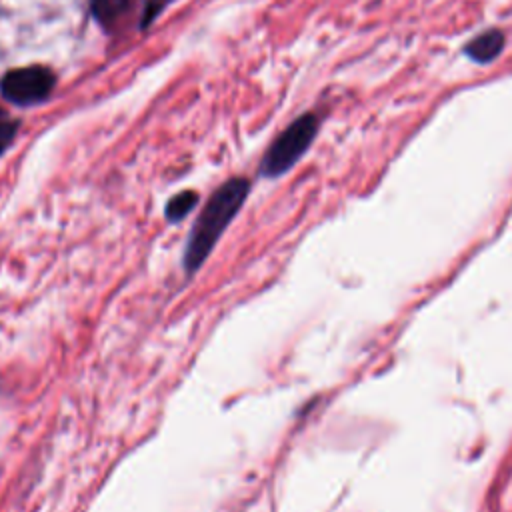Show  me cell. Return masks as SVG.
I'll return each mask as SVG.
<instances>
[{
	"mask_svg": "<svg viewBox=\"0 0 512 512\" xmlns=\"http://www.w3.org/2000/svg\"><path fill=\"white\" fill-rule=\"evenodd\" d=\"M318 132V120L314 114H302L296 118L268 148L262 160V174L268 178H276L288 172L302 154L310 148L314 136Z\"/></svg>",
	"mask_w": 512,
	"mask_h": 512,
	"instance_id": "cell-2",
	"label": "cell"
},
{
	"mask_svg": "<svg viewBox=\"0 0 512 512\" xmlns=\"http://www.w3.org/2000/svg\"><path fill=\"white\" fill-rule=\"evenodd\" d=\"M128 6L130 0H92V12L102 24H112L118 20Z\"/></svg>",
	"mask_w": 512,
	"mask_h": 512,
	"instance_id": "cell-6",
	"label": "cell"
},
{
	"mask_svg": "<svg viewBox=\"0 0 512 512\" xmlns=\"http://www.w3.org/2000/svg\"><path fill=\"white\" fill-rule=\"evenodd\" d=\"M248 190L250 182L246 178H230L208 198L184 246L182 266L188 274L200 270V266L212 254L222 232L228 228V224L242 208Z\"/></svg>",
	"mask_w": 512,
	"mask_h": 512,
	"instance_id": "cell-1",
	"label": "cell"
},
{
	"mask_svg": "<svg viewBox=\"0 0 512 512\" xmlns=\"http://www.w3.org/2000/svg\"><path fill=\"white\" fill-rule=\"evenodd\" d=\"M56 84L54 74L44 66L16 68L4 74L0 80V92L4 98L18 106H28L44 100Z\"/></svg>",
	"mask_w": 512,
	"mask_h": 512,
	"instance_id": "cell-3",
	"label": "cell"
},
{
	"mask_svg": "<svg viewBox=\"0 0 512 512\" xmlns=\"http://www.w3.org/2000/svg\"><path fill=\"white\" fill-rule=\"evenodd\" d=\"M162 2H164V0H162Z\"/></svg>",
	"mask_w": 512,
	"mask_h": 512,
	"instance_id": "cell-8",
	"label": "cell"
},
{
	"mask_svg": "<svg viewBox=\"0 0 512 512\" xmlns=\"http://www.w3.org/2000/svg\"><path fill=\"white\" fill-rule=\"evenodd\" d=\"M504 42H506L504 34H502L500 30L492 28V30H486V32L474 36V38L464 46V54H466L470 60L478 62V64H488V62H492L494 58L500 56V52H502V48H504Z\"/></svg>",
	"mask_w": 512,
	"mask_h": 512,
	"instance_id": "cell-4",
	"label": "cell"
},
{
	"mask_svg": "<svg viewBox=\"0 0 512 512\" xmlns=\"http://www.w3.org/2000/svg\"><path fill=\"white\" fill-rule=\"evenodd\" d=\"M16 132H18V122H0V156L14 142Z\"/></svg>",
	"mask_w": 512,
	"mask_h": 512,
	"instance_id": "cell-7",
	"label": "cell"
},
{
	"mask_svg": "<svg viewBox=\"0 0 512 512\" xmlns=\"http://www.w3.org/2000/svg\"><path fill=\"white\" fill-rule=\"evenodd\" d=\"M198 202V194L192 192V190H184V192H178L176 196H172L166 204V218L170 222H180L186 214L192 212V208L196 206Z\"/></svg>",
	"mask_w": 512,
	"mask_h": 512,
	"instance_id": "cell-5",
	"label": "cell"
}]
</instances>
